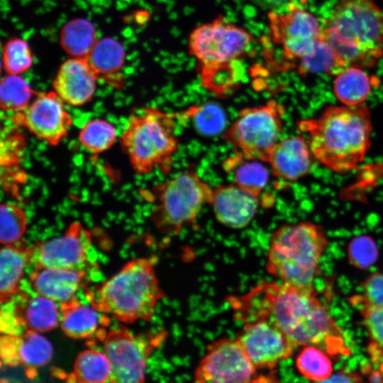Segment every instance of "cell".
Returning <instances> with one entry per match:
<instances>
[{
  "label": "cell",
  "mask_w": 383,
  "mask_h": 383,
  "mask_svg": "<svg viewBox=\"0 0 383 383\" xmlns=\"http://www.w3.org/2000/svg\"><path fill=\"white\" fill-rule=\"evenodd\" d=\"M228 303L234 318L244 323L268 321L296 348L315 345L334 357L350 353L340 328L315 290L264 281L245 294L231 295Z\"/></svg>",
  "instance_id": "1"
},
{
  "label": "cell",
  "mask_w": 383,
  "mask_h": 383,
  "mask_svg": "<svg viewBox=\"0 0 383 383\" xmlns=\"http://www.w3.org/2000/svg\"><path fill=\"white\" fill-rule=\"evenodd\" d=\"M298 128L307 133L314 159L338 174L355 170L371 145V113L363 104L329 106L317 118L299 121Z\"/></svg>",
  "instance_id": "2"
},
{
  "label": "cell",
  "mask_w": 383,
  "mask_h": 383,
  "mask_svg": "<svg viewBox=\"0 0 383 383\" xmlns=\"http://www.w3.org/2000/svg\"><path fill=\"white\" fill-rule=\"evenodd\" d=\"M255 35L223 15L190 32L188 54L196 62L201 85L216 97H227L239 87L238 65L250 50Z\"/></svg>",
  "instance_id": "3"
},
{
  "label": "cell",
  "mask_w": 383,
  "mask_h": 383,
  "mask_svg": "<svg viewBox=\"0 0 383 383\" xmlns=\"http://www.w3.org/2000/svg\"><path fill=\"white\" fill-rule=\"evenodd\" d=\"M322 34L345 69L372 67L383 55V15L372 0H335Z\"/></svg>",
  "instance_id": "4"
},
{
  "label": "cell",
  "mask_w": 383,
  "mask_h": 383,
  "mask_svg": "<svg viewBox=\"0 0 383 383\" xmlns=\"http://www.w3.org/2000/svg\"><path fill=\"white\" fill-rule=\"evenodd\" d=\"M156 260L153 255L127 262L97 290L89 293L91 305L124 323L150 321L165 296L155 274Z\"/></svg>",
  "instance_id": "5"
},
{
  "label": "cell",
  "mask_w": 383,
  "mask_h": 383,
  "mask_svg": "<svg viewBox=\"0 0 383 383\" xmlns=\"http://www.w3.org/2000/svg\"><path fill=\"white\" fill-rule=\"evenodd\" d=\"M328 245L326 233L318 224H284L270 235L266 270L282 282L314 290L313 281Z\"/></svg>",
  "instance_id": "6"
},
{
  "label": "cell",
  "mask_w": 383,
  "mask_h": 383,
  "mask_svg": "<svg viewBox=\"0 0 383 383\" xmlns=\"http://www.w3.org/2000/svg\"><path fill=\"white\" fill-rule=\"evenodd\" d=\"M175 113L157 107L136 109L130 115L120 143L132 169L139 175L170 171L179 146Z\"/></svg>",
  "instance_id": "7"
},
{
  "label": "cell",
  "mask_w": 383,
  "mask_h": 383,
  "mask_svg": "<svg viewBox=\"0 0 383 383\" xmlns=\"http://www.w3.org/2000/svg\"><path fill=\"white\" fill-rule=\"evenodd\" d=\"M212 187L193 167L143 191L152 204L150 218L162 234L177 235L193 225L205 205L209 204Z\"/></svg>",
  "instance_id": "8"
},
{
  "label": "cell",
  "mask_w": 383,
  "mask_h": 383,
  "mask_svg": "<svg viewBox=\"0 0 383 383\" xmlns=\"http://www.w3.org/2000/svg\"><path fill=\"white\" fill-rule=\"evenodd\" d=\"M284 113L275 99L243 108L224 131L223 139L245 157L267 162L283 131Z\"/></svg>",
  "instance_id": "9"
},
{
  "label": "cell",
  "mask_w": 383,
  "mask_h": 383,
  "mask_svg": "<svg viewBox=\"0 0 383 383\" xmlns=\"http://www.w3.org/2000/svg\"><path fill=\"white\" fill-rule=\"evenodd\" d=\"M250 361L238 340L220 338L209 343L194 372L195 382H272L274 372L265 374Z\"/></svg>",
  "instance_id": "10"
},
{
  "label": "cell",
  "mask_w": 383,
  "mask_h": 383,
  "mask_svg": "<svg viewBox=\"0 0 383 383\" xmlns=\"http://www.w3.org/2000/svg\"><path fill=\"white\" fill-rule=\"evenodd\" d=\"M167 334L162 331L134 335L124 328L111 329L104 340V349L111 365V382H144L148 360Z\"/></svg>",
  "instance_id": "11"
},
{
  "label": "cell",
  "mask_w": 383,
  "mask_h": 383,
  "mask_svg": "<svg viewBox=\"0 0 383 383\" xmlns=\"http://www.w3.org/2000/svg\"><path fill=\"white\" fill-rule=\"evenodd\" d=\"M267 19L270 40L282 51L287 69L294 67L322 33L318 19L296 2L284 10L272 9Z\"/></svg>",
  "instance_id": "12"
},
{
  "label": "cell",
  "mask_w": 383,
  "mask_h": 383,
  "mask_svg": "<svg viewBox=\"0 0 383 383\" xmlns=\"http://www.w3.org/2000/svg\"><path fill=\"white\" fill-rule=\"evenodd\" d=\"M12 121L51 146L68 135L73 123L65 103L54 90L38 93L25 109L13 113Z\"/></svg>",
  "instance_id": "13"
},
{
  "label": "cell",
  "mask_w": 383,
  "mask_h": 383,
  "mask_svg": "<svg viewBox=\"0 0 383 383\" xmlns=\"http://www.w3.org/2000/svg\"><path fill=\"white\" fill-rule=\"evenodd\" d=\"M1 304V334H20L27 331L44 333L60 324V304L36 292L29 295L19 291Z\"/></svg>",
  "instance_id": "14"
},
{
  "label": "cell",
  "mask_w": 383,
  "mask_h": 383,
  "mask_svg": "<svg viewBox=\"0 0 383 383\" xmlns=\"http://www.w3.org/2000/svg\"><path fill=\"white\" fill-rule=\"evenodd\" d=\"M91 235L79 222L70 224L60 236L39 241L30 248L28 266L84 271Z\"/></svg>",
  "instance_id": "15"
},
{
  "label": "cell",
  "mask_w": 383,
  "mask_h": 383,
  "mask_svg": "<svg viewBox=\"0 0 383 383\" xmlns=\"http://www.w3.org/2000/svg\"><path fill=\"white\" fill-rule=\"evenodd\" d=\"M236 339L261 371L274 372L279 362L291 357L296 348L282 330L266 321L245 323Z\"/></svg>",
  "instance_id": "16"
},
{
  "label": "cell",
  "mask_w": 383,
  "mask_h": 383,
  "mask_svg": "<svg viewBox=\"0 0 383 383\" xmlns=\"http://www.w3.org/2000/svg\"><path fill=\"white\" fill-rule=\"evenodd\" d=\"M260 204V196L243 189L233 182L212 187L209 203L220 223L236 230L250 225Z\"/></svg>",
  "instance_id": "17"
},
{
  "label": "cell",
  "mask_w": 383,
  "mask_h": 383,
  "mask_svg": "<svg viewBox=\"0 0 383 383\" xmlns=\"http://www.w3.org/2000/svg\"><path fill=\"white\" fill-rule=\"evenodd\" d=\"M53 355L50 342L41 333L27 331L20 334H1V365L23 366L35 370L50 362Z\"/></svg>",
  "instance_id": "18"
},
{
  "label": "cell",
  "mask_w": 383,
  "mask_h": 383,
  "mask_svg": "<svg viewBox=\"0 0 383 383\" xmlns=\"http://www.w3.org/2000/svg\"><path fill=\"white\" fill-rule=\"evenodd\" d=\"M98 79L87 57H72L60 67L52 87L65 104L80 106L92 99Z\"/></svg>",
  "instance_id": "19"
},
{
  "label": "cell",
  "mask_w": 383,
  "mask_h": 383,
  "mask_svg": "<svg viewBox=\"0 0 383 383\" xmlns=\"http://www.w3.org/2000/svg\"><path fill=\"white\" fill-rule=\"evenodd\" d=\"M313 157L308 140L304 136L298 135L279 140L267 163L275 177L296 182L310 172Z\"/></svg>",
  "instance_id": "20"
},
{
  "label": "cell",
  "mask_w": 383,
  "mask_h": 383,
  "mask_svg": "<svg viewBox=\"0 0 383 383\" xmlns=\"http://www.w3.org/2000/svg\"><path fill=\"white\" fill-rule=\"evenodd\" d=\"M85 273L61 268H38L32 270L29 280L35 292L63 304L75 299Z\"/></svg>",
  "instance_id": "21"
},
{
  "label": "cell",
  "mask_w": 383,
  "mask_h": 383,
  "mask_svg": "<svg viewBox=\"0 0 383 383\" xmlns=\"http://www.w3.org/2000/svg\"><path fill=\"white\" fill-rule=\"evenodd\" d=\"M30 248L21 241L2 245L0 251V302L9 301L19 291L30 260Z\"/></svg>",
  "instance_id": "22"
},
{
  "label": "cell",
  "mask_w": 383,
  "mask_h": 383,
  "mask_svg": "<svg viewBox=\"0 0 383 383\" xmlns=\"http://www.w3.org/2000/svg\"><path fill=\"white\" fill-rule=\"evenodd\" d=\"M265 162L245 157L234 151L222 162L223 170L233 179V182L243 189L257 196L268 184L270 172Z\"/></svg>",
  "instance_id": "23"
},
{
  "label": "cell",
  "mask_w": 383,
  "mask_h": 383,
  "mask_svg": "<svg viewBox=\"0 0 383 383\" xmlns=\"http://www.w3.org/2000/svg\"><path fill=\"white\" fill-rule=\"evenodd\" d=\"M175 114L178 121L187 122L204 136L212 137L223 133L227 128L226 112L214 101L192 104Z\"/></svg>",
  "instance_id": "24"
},
{
  "label": "cell",
  "mask_w": 383,
  "mask_h": 383,
  "mask_svg": "<svg viewBox=\"0 0 383 383\" xmlns=\"http://www.w3.org/2000/svg\"><path fill=\"white\" fill-rule=\"evenodd\" d=\"M25 146V138L21 133L15 128H1V182L6 189L11 187V183L21 184L26 179V174L20 163Z\"/></svg>",
  "instance_id": "25"
},
{
  "label": "cell",
  "mask_w": 383,
  "mask_h": 383,
  "mask_svg": "<svg viewBox=\"0 0 383 383\" xmlns=\"http://www.w3.org/2000/svg\"><path fill=\"white\" fill-rule=\"evenodd\" d=\"M60 306V325L68 337L84 339L90 337L96 331L101 312L91 305L89 306L82 304L74 299Z\"/></svg>",
  "instance_id": "26"
},
{
  "label": "cell",
  "mask_w": 383,
  "mask_h": 383,
  "mask_svg": "<svg viewBox=\"0 0 383 383\" xmlns=\"http://www.w3.org/2000/svg\"><path fill=\"white\" fill-rule=\"evenodd\" d=\"M377 84V77L370 76L362 68L351 67L337 74L333 90L342 104L354 106L363 104Z\"/></svg>",
  "instance_id": "27"
},
{
  "label": "cell",
  "mask_w": 383,
  "mask_h": 383,
  "mask_svg": "<svg viewBox=\"0 0 383 383\" xmlns=\"http://www.w3.org/2000/svg\"><path fill=\"white\" fill-rule=\"evenodd\" d=\"M125 57L124 48L118 41L104 38L96 41L86 57L99 78L102 77L110 81L119 75Z\"/></svg>",
  "instance_id": "28"
},
{
  "label": "cell",
  "mask_w": 383,
  "mask_h": 383,
  "mask_svg": "<svg viewBox=\"0 0 383 383\" xmlns=\"http://www.w3.org/2000/svg\"><path fill=\"white\" fill-rule=\"evenodd\" d=\"M295 67L297 72L303 77L309 74L323 72L335 75L345 70L322 33L311 48L298 60Z\"/></svg>",
  "instance_id": "29"
},
{
  "label": "cell",
  "mask_w": 383,
  "mask_h": 383,
  "mask_svg": "<svg viewBox=\"0 0 383 383\" xmlns=\"http://www.w3.org/2000/svg\"><path fill=\"white\" fill-rule=\"evenodd\" d=\"M97 40L94 26L84 18L68 21L60 33L61 45L72 57H86Z\"/></svg>",
  "instance_id": "30"
},
{
  "label": "cell",
  "mask_w": 383,
  "mask_h": 383,
  "mask_svg": "<svg viewBox=\"0 0 383 383\" xmlns=\"http://www.w3.org/2000/svg\"><path fill=\"white\" fill-rule=\"evenodd\" d=\"M112 368L105 353L88 349L80 353L75 359L73 377L84 383L111 382Z\"/></svg>",
  "instance_id": "31"
},
{
  "label": "cell",
  "mask_w": 383,
  "mask_h": 383,
  "mask_svg": "<svg viewBox=\"0 0 383 383\" xmlns=\"http://www.w3.org/2000/svg\"><path fill=\"white\" fill-rule=\"evenodd\" d=\"M37 93L30 84L18 74H9L0 83V106L9 112H19L25 109Z\"/></svg>",
  "instance_id": "32"
},
{
  "label": "cell",
  "mask_w": 383,
  "mask_h": 383,
  "mask_svg": "<svg viewBox=\"0 0 383 383\" xmlns=\"http://www.w3.org/2000/svg\"><path fill=\"white\" fill-rule=\"evenodd\" d=\"M295 365L304 377L313 382H325L333 374V365L328 354L315 345L304 346Z\"/></svg>",
  "instance_id": "33"
},
{
  "label": "cell",
  "mask_w": 383,
  "mask_h": 383,
  "mask_svg": "<svg viewBox=\"0 0 383 383\" xmlns=\"http://www.w3.org/2000/svg\"><path fill=\"white\" fill-rule=\"evenodd\" d=\"M116 138L115 126L104 119H93L87 122L79 133L80 143L94 153H101L109 150Z\"/></svg>",
  "instance_id": "34"
},
{
  "label": "cell",
  "mask_w": 383,
  "mask_h": 383,
  "mask_svg": "<svg viewBox=\"0 0 383 383\" xmlns=\"http://www.w3.org/2000/svg\"><path fill=\"white\" fill-rule=\"evenodd\" d=\"M26 226V216L21 208L10 203L1 204L0 241L2 245L21 241Z\"/></svg>",
  "instance_id": "35"
},
{
  "label": "cell",
  "mask_w": 383,
  "mask_h": 383,
  "mask_svg": "<svg viewBox=\"0 0 383 383\" xmlns=\"http://www.w3.org/2000/svg\"><path fill=\"white\" fill-rule=\"evenodd\" d=\"M3 67L9 74H21L33 65L31 51L28 43L21 38H11L3 48Z\"/></svg>",
  "instance_id": "36"
},
{
  "label": "cell",
  "mask_w": 383,
  "mask_h": 383,
  "mask_svg": "<svg viewBox=\"0 0 383 383\" xmlns=\"http://www.w3.org/2000/svg\"><path fill=\"white\" fill-rule=\"evenodd\" d=\"M370 335L368 351L372 357L383 351V307L357 305Z\"/></svg>",
  "instance_id": "37"
},
{
  "label": "cell",
  "mask_w": 383,
  "mask_h": 383,
  "mask_svg": "<svg viewBox=\"0 0 383 383\" xmlns=\"http://www.w3.org/2000/svg\"><path fill=\"white\" fill-rule=\"evenodd\" d=\"M350 263L360 270L372 266L378 258V250L374 240L368 235L354 238L348 247Z\"/></svg>",
  "instance_id": "38"
},
{
  "label": "cell",
  "mask_w": 383,
  "mask_h": 383,
  "mask_svg": "<svg viewBox=\"0 0 383 383\" xmlns=\"http://www.w3.org/2000/svg\"><path fill=\"white\" fill-rule=\"evenodd\" d=\"M350 303L383 307V271L370 274L362 284V294L350 298Z\"/></svg>",
  "instance_id": "39"
},
{
  "label": "cell",
  "mask_w": 383,
  "mask_h": 383,
  "mask_svg": "<svg viewBox=\"0 0 383 383\" xmlns=\"http://www.w3.org/2000/svg\"><path fill=\"white\" fill-rule=\"evenodd\" d=\"M325 382H361L362 377L350 370H339L328 378Z\"/></svg>",
  "instance_id": "40"
},
{
  "label": "cell",
  "mask_w": 383,
  "mask_h": 383,
  "mask_svg": "<svg viewBox=\"0 0 383 383\" xmlns=\"http://www.w3.org/2000/svg\"><path fill=\"white\" fill-rule=\"evenodd\" d=\"M365 372L367 374L368 379L372 382H383V374L381 371L374 370L373 369H370L368 367H366Z\"/></svg>",
  "instance_id": "41"
},
{
  "label": "cell",
  "mask_w": 383,
  "mask_h": 383,
  "mask_svg": "<svg viewBox=\"0 0 383 383\" xmlns=\"http://www.w3.org/2000/svg\"><path fill=\"white\" fill-rule=\"evenodd\" d=\"M257 2L260 3L263 6L271 5L284 0H255Z\"/></svg>",
  "instance_id": "42"
}]
</instances>
